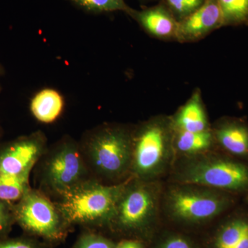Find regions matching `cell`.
Returning a JSON list of instances; mask_svg holds the SVG:
<instances>
[{"instance_id":"obj_1","label":"cell","mask_w":248,"mask_h":248,"mask_svg":"<svg viewBox=\"0 0 248 248\" xmlns=\"http://www.w3.org/2000/svg\"><path fill=\"white\" fill-rule=\"evenodd\" d=\"M132 133L126 127L108 124L85 134L79 143L92 179L112 185L131 177Z\"/></svg>"},{"instance_id":"obj_2","label":"cell","mask_w":248,"mask_h":248,"mask_svg":"<svg viewBox=\"0 0 248 248\" xmlns=\"http://www.w3.org/2000/svg\"><path fill=\"white\" fill-rule=\"evenodd\" d=\"M126 181L108 185L90 179L53 201L70 226L108 228Z\"/></svg>"},{"instance_id":"obj_3","label":"cell","mask_w":248,"mask_h":248,"mask_svg":"<svg viewBox=\"0 0 248 248\" xmlns=\"http://www.w3.org/2000/svg\"><path fill=\"white\" fill-rule=\"evenodd\" d=\"M34 169L37 184L36 188L53 200L92 179L79 142L71 137H63L48 147Z\"/></svg>"},{"instance_id":"obj_4","label":"cell","mask_w":248,"mask_h":248,"mask_svg":"<svg viewBox=\"0 0 248 248\" xmlns=\"http://www.w3.org/2000/svg\"><path fill=\"white\" fill-rule=\"evenodd\" d=\"M156 196L145 181L131 177L125 182L108 227L123 238L143 240L149 244L156 233Z\"/></svg>"},{"instance_id":"obj_5","label":"cell","mask_w":248,"mask_h":248,"mask_svg":"<svg viewBox=\"0 0 248 248\" xmlns=\"http://www.w3.org/2000/svg\"><path fill=\"white\" fill-rule=\"evenodd\" d=\"M16 223L31 236L48 242H60L66 237L71 226L54 201L37 188L27 192L14 203Z\"/></svg>"},{"instance_id":"obj_6","label":"cell","mask_w":248,"mask_h":248,"mask_svg":"<svg viewBox=\"0 0 248 248\" xmlns=\"http://www.w3.org/2000/svg\"><path fill=\"white\" fill-rule=\"evenodd\" d=\"M172 122L150 121L132 133L131 177L145 181L164 167L173 138Z\"/></svg>"},{"instance_id":"obj_7","label":"cell","mask_w":248,"mask_h":248,"mask_svg":"<svg viewBox=\"0 0 248 248\" xmlns=\"http://www.w3.org/2000/svg\"><path fill=\"white\" fill-rule=\"evenodd\" d=\"M179 179L232 195L248 192V164L232 156L196 160L183 169Z\"/></svg>"},{"instance_id":"obj_8","label":"cell","mask_w":248,"mask_h":248,"mask_svg":"<svg viewBox=\"0 0 248 248\" xmlns=\"http://www.w3.org/2000/svg\"><path fill=\"white\" fill-rule=\"evenodd\" d=\"M234 203L232 194L215 190L178 189L169 198L173 218L184 224L200 225L224 213Z\"/></svg>"},{"instance_id":"obj_9","label":"cell","mask_w":248,"mask_h":248,"mask_svg":"<svg viewBox=\"0 0 248 248\" xmlns=\"http://www.w3.org/2000/svg\"><path fill=\"white\" fill-rule=\"evenodd\" d=\"M48 148L45 133L36 131L0 146V174H31Z\"/></svg>"},{"instance_id":"obj_10","label":"cell","mask_w":248,"mask_h":248,"mask_svg":"<svg viewBox=\"0 0 248 248\" xmlns=\"http://www.w3.org/2000/svg\"><path fill=\"white\" fill-rule=\"evenodd\" d=\"M223 27V16L217 0H206L197 11L179 22V42H197L214 31Z\"/></svg>"},{"instance_id":"obj_11","label":"cell","mask_w":248,"mask_h":248,"mask_svg":"<svg viewBox=\"0 0 248 248\" xmlns=\"http://www.w3.org/2000/svg\"><path fill=\"white\" fill-rule=\"evenodd\" d=\"M127 14L135 19L148 35L160 40H175L179 22L169 9L160 2L141 11L129 10Z\"/></svg>"},{"instance_id":"obj_12","label":"cell","mask_w":248,"mask_h":248,"mask_svg":"<svg viewBox=\"0 0 248 248\" xmlns=\"http://www.w3.org/2000/svg\"><path fill=\"white\" fill-rule=\"evenodd\" d=\"M214 135L218 144L231 156L248 159V124L228 119L218 125Z\"/></svg>"},{"instance_id":"obj_13","label":"cell","mask_w":248,"mask_h":248,"mask_svg":"<svg viewBox=\"0 0 248 248\" xmlns=\"http://www.w3.org/2000/svg\"><path fill=\"white\" fill-rule=\"evenodd\" d=\"M207 248H248V215H235L219 225Z\"/></svg>"},{"instance_id":"obj_14","label":"cell","mask_w":248,"mask_h":248,"mask_svg":"<svg viewBox=\"0 0 248 248\" xmlns=\"http://www.w3.org/2000/svg\"><path fill=\"white\" fill-rule=\"evenodd\" d=\"M174 130L187 132H203L210 130L208 119L199 90L192 94L187 103L172 121Z\"/></svg>"},{"instance_id":"obj_15","label":"cell","mask_w":248,"mask_h":248,"mask_svg":"<svg viewBox=\"0 0 248 248\" xmlns=\"http://www.w3.org/2000/svg\"><path fill=\"white\" fill-rule=\"evenodd\" d=\"M64 108V100L56 90L45 89L36 93L31 99V113L36 120L44 124L55 122Z\"/></svg>"},{"instance_id":"obj_16","label":"cell","mask_w":248,"mask_h":248,"mask_svg":"<svg viewBox=\"0 0 248 248\" xmlns=\"http://www.w3.org/2000/svg\"><path fill=\"white\" fill-rule=\"evenodd\" d=\"M174 129V128H173ZM174 143L178 151L187 154L201 153L213 146L215 140L210 130L203 132H187L174 130Z\"/></svg>"},{"instance_id":"obj_17","label":"cell","mask_w":248,"mask_h":248,"mask_svg":"<svg viewBox=\"0 0 248 248\" xmlns=\"http://www.w3.org/2000/svg\"><path fill=\"white\" fill-rule=\"evenodd\" d=\"M31 174L20 176L0 174V200L15 203L31 190Z\"/></svg>"},{"instance_id":"obj_18","label":"cell","mask_w":248,"mask_h":248,"mask_svg":"<svg viewBox=\"0 0 248 248\" xmlns=\"http://www.w3.org/2000/svg\"><path fill=\"white\" fill-rule=\"evenodd\" d=\"M223 27L248 26V0H217Z\"/></svg>"},{"instance_id":"obj_19","label":"cell","mask_w":248,"mask_h":248,"mask_svg":"<svg viewBox=\"0 0 248 248\" xmlns=\"http://www.w3.org/2000/svg\"><path fill=\"white\" fill-rule=\"evenodd\" d=\"M77 7L91 14L123 11L128 12L129 7L124 0H68Z\"/></svg>"},{"instance_id":"obj_20","label":"cell","mask_w":248,"mask_h":248,"mask_svg":"<svg viewBox=\"0 0 248 248\" xmlns=\"http://www.w3.org/2000/svg\"><path fill=\"white\" fill-rule=\"evenodd\" d=\"M164 233L161 236L155 234L148 248H202L186 235L173 232Z\"/></svg>"},{"instance_id":"obj_21","label":"cell","mask_w":248,"mask_h":248,"mask_svg":"<svg viewBox=\"0 0 248 248\" xmlns=\"http://www.w3.org/2000/svg\"><path fill=\"white\" fill-rule=\"evenodd\" d=\"M206 0H159L178 22L197 11Z\"/></svg>"},{"instance_id":"obj_22","label":"cell","mask_w":248,"mask_h":248,"mask_svg":"<svg viewBox=\"0 0 248 248\" xmlns=\"http://www.w3.org/2000/svg\"><path fill=\"white\" fill-rule=\"evenodd\" d=\"M73 248H115V243L104 235L89 231L79 236Z\"/></svg>"},{"instance_id":"obj_23","label":"cell","mask_w":248,"mask_h":248,"mask_svg":"<svg viewBox=\"0 0 248 248\" xmlns=\"http://www.w3.org/2000/svg\"><path fill=\"white\" fill-rule=\"evenodd\" d=\"M15 223L14 203L0 200V238L6 237Z\"/></svg>"},{"instance_id":"obj_24","label":"cell","mask_w":248,"mask_h":248,"mask_svg":"<svg viewBox=\"0 0 248 248\" xmlns=\"http://www.w3.org/2000/svg\"><path fill=\"white\" fill-rule=\"evenodd\" d=\"M0 248H46L37 240L27 236L0 238Z\"/></svg>"},{"instance_id":"obj_25","label":"cell","mask_w":248,"mask_h":248,"mask_svg":"<svg viewBox=\"0 0 248 248\" xmlns=\"http://www.w3.org/2000/svg\"><path fill=\"white\" fill-rule=\"evenodd\" d=\"M115 243V248H148V243L143 240L123 238Z\"/></svg>"},{"instance_id":"obj_26","label":"cell","mask_w":248,"mask_h":248,"mask_svg":"<svg viewBox=\"0 0 248 248\" xmlns=\"http://www.w3.org/2000/svg\"><path fill=\"white\" fill-rule=\"evenodd\" d=\"M4 74V69H3L2 66L0 65V78Z\"/></svg>"},{"instance_id":"obj_27","label":"cell","mask_w":248,"mask_h":248,"mask_svg":"<svg viewBox=\"0 0 248 248\" xmlns=\"http://www.w3.org/2000/svg\"><path fill=\"white\" fill-rule=\"evenodd\" d=\"M142 3L151 2V1H156V0H139Z\"/></svg>"},{"instance_id":"obj_28","label":"cell","mask_w":248,"mask_h":248,"mask_svg":"<svg viewBox=\"0 0 248 248\" xmlns=\"http://www.w3.org/2000/svg\"><path fill=\"white\" fill-rule=\"evenodd\" d=\"M1 133H2V130H1V124H0V138H1Z\"/></svg>"},{"instance_id":"obj_29","label":"cell","mask_w":248,"mask_h":248,"mask_svg":"<svg viewBox=\"0 0 248 248\" xmlns=\"http://www.w3.org/2000/svg\"><path fill=\"white\" fill-rule=\"evenodd\" d=\"M246 202H247V203H248V192L247 196H246Z\"/></svg>"}]
</instances>
